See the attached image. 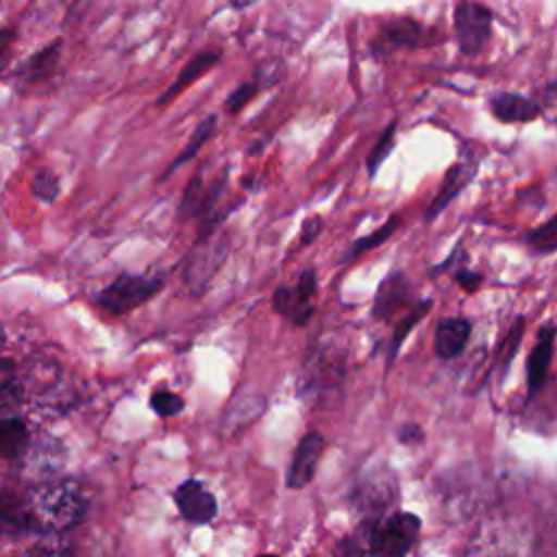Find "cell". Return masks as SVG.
Returning a JSON list of instances; mask_svg holds the SVG:
<instances>
[{"label":"cell","instance_id":"cell-31","mask_svg":"<svg viewBox=\"0 0 557 557\" xmlns=\"http://www.w3.org/2000/svg\"><path fill=\"white\" fill-rule=\"evenodd\" d=\"M320 233H322V218L320 215H309V218L302 220L298 244L300 246H309V244H313L318 239Z\"/></svg>","mask_w":557,"mask_h":557},{"label":"cell","instance_id":"cell-13","mask_svg":"<svg viewBox=\"0 0 557 557\" xmlns=\"http://www.w3.org/2000/svg\"><path fill=\"white\" fill-rule=\"evenodd\" d=\"M409 300V281L405 276V272L396 270L389 272L376 294H374V305H372V315L376 320H389L398 309H403Z\"/></svg>","mask_w":557,"mask_h":557},{"label":"cell","instance_id":"cell-20","mask_svg":"<svg viewBox=\"0 0 557 557\" xmlns=\"http://www.w3.org/2000/svg\"><path fill=\"white\" fill-rule=\"evenodd\" d=\"M30 444V433L20 416H7L0 422V453L4 459L13 461L26 455Z\"/></svg>","mask_w":557,"mask_h":557},{"label":"cell","instance_id":"cell-35","mask_svg":"<svg viewBox=\"0 0 557 557\" xmlns=\"http://www.w3.org/2000/svg\"><path fill=\"white\" fill-rule=\"evenodd\" d=\"M257 557H274V555H257Z\"/></svg>","mask_w":557,"mask_h":557},{"label":"cell","instance_id":"cell-9","mask_svg":"<svg viewBox=\"0 0 557 557\" xmlns=\"http://www.w3.org/2000/svg\"><path fill=\"white\" fill-rule=\"evenodd\" d=\"M344 376V366L342 359H335L333 352L326 350H311L307 363H305V374L300 379V396H313L318 398L320 394L329 392L333 385H339Z\"/></svg>","mask_w":557,"mask_h":557},{"label":"cell","instance_id":"cell-25","mask_svg":"<svg viewBox=\"0 0 557 557\" xmlns=\"http://www.w3.org/2000/svg\"><path fill=\"white\" fill-rule=\"evenodd\" d=\"M394 133H396V122L387 124V128L381 133V137L376 139L374 148H372V150H370V154L366 157V170H368L370 181L376 176L379 168L385 163V159H387V157H389V152L394 150V146H396Z\"/></svg>","mask_w":557,"mask_h":557},{"label":"cell","instance_id":"cell-22","mask_svg":"<svg viewBox=\"0 0 557 557\" xmlns=\"http://www.w3.org/2000/svg\"><path fill=\"white\" fill-rule=\"evenodd\" d=\"M359 500L366 509L374 507V509H381V507H387L392 500H394V494H396V483H394V476L385 479V476H376V479H366L361 481L359 485Z\"/></svg>","mask_w":557,"mask_h":557},{"label":"cell","instance_id":"cell-34","mask_svg":"<svg viewBox=\"0 0 557 557\" xmlns=\"http://www.w3.org/2000/svg\"><path fill=\"white\" fill-rule=\"evenodd\" d=\"M15 39V30L13 28H2L0 30V54H2V67L7 65L9 59V50H11V41Z\"/></svg>","mask_w":557,"mask_h":557},{"label":"cell","instance_id":"cell-33","mask_svg":"<svg viewBox=\"0 0 557 557\" xmlns=\"http://www.w3.org/2000/svg\"><path fill=\"white\" fill-rule=\"evenodd\" d=\"M457 283L466 289V292H474L481 285V274L479 272H470V270H459L455 274Z\"/></svg>","mask_w":557,"mask_h":557},{"label":"cell","instance_id":"cell-30","mask_svg":"<svg viewBox=\"0 0 557 557\" xmlns=\"http://www.w3.org/2000/svg\"><path fill=\"white\" fill-rule=\"evenodd\" d=\"M26 557H74V550L70 544H65L61 540H48V542L30 546Z\"/></svg>","mask_w":557,"mask_h":557},{"label":"cell","instance_id":"cell-3","mask_svg":"<svg viewBox=\"0 0 557 557\" xmlns=\"http://www.w3.org/2000/svg\"><path fill=\"white\" fill-rule=\"evenodd\" d=\"M226 181H228V174H226V170H222L209 183H205L202 176L196 174V176L189 178V183L185 187V194H183V200H181V207H178V218H198L202 222L198 239H205V237L211 235L213 222L218 220L215 218L218 202L224 194Z\"/></svg>","mask_w":557,"mask_h":557},{"label":"cell","instance_id":"cell-32","mask_svg":"<svg viewBox=\"0 0 557 557\" xmlns=\"http://www.w3.org/2000/svg\"><path fill=\"white\" fill-rule=\"evenodd\" d=\"M398 442H403V444H418V442H422V429L418 426V424H413V422H405L400 429H398Z\"/></svg>","mask_w":557,"mask_h":557},{"label":"cell","instance_id":"cell-16","mask_svg":"<svg viewBox=\"0 0 557 557\" xmlns=\"http://www.w3.org/2000/svg\"><path fill=\"white\" fill-rule=\"evenodd\" d=\"M61 57V39L50 41L48 46L39 48L35 54H30L20 67H17V76L30 85V83H39L48 76H52V72L57 70Z\"/></svg>","mask_w":557,"mask_h":557},{"label":"cell","instance_id":"cell-29","mask_svg":"<svg viewBox=\"0 0 557 557\" xmlns=\"http://www.w3.org/2000/svg\"><path fill=\"white\" fill-rule=\"evenodd\" d=\"M529 244H531V248H535L540 252L557 250V215L553 220H548L546 224L537 226L535 231H531Z\"/></svg>","mask_w":557,"mask_h":557},{"label":"cell","instance_id":"cell-7","mask_svg":"<svg viewBox=\"0 0 557 557\" xmlns=\"http://www.w3.org/2000/svg\"><path fill=\"white\" fill-rule=\"evenodd\" d=\"M453 22L459 50L468 57L479 54L492 33V11L476 2H459L455 7Z\"/></svg>","mask_w":557,"mask_h":557},{"label":"cell","instance_id":"cell-18","mask_svg":"<svg viewBox=\"0 0 557 557\" xmlns=\"http://www.w3.org/2000/svg\"><path fill=\"white\" fill-rule=\"evenodd\" d=\"M490 107L500 122H531L540 115V107L520 94H498Z\"/></svg>","mask_w":557,"mask_h":557},{"label":"cell","instance_id":"cell-24","mask_svg":"<svg viewBox=\"0 0 557 557\" xmlns=\"http://www.w3.org/2000/svg\"><path fill=\"white\" fill-rule=\"evenodd\" d=\"M429 307H431V300H420L418 305H413L405 315H400V322L396 324V329H394V335H392V344H389V355H387V368L394 363V359H396V355H398V350H400V346H403V342L407 339V335L411 333V329L426 315V311H429Z\"/></svg>","mask_w":557,"mask_h":557},{"label":"cell","instance_id":"cell-23","mask_svg":"<svg viewBox=\"0 0 557 557\" xmlns=\"http://www.w3.org/2000/svg\"><path fill=\"white\" fill-rule=\"evenodd\" d=\"M398 226H400V218H398V215H389V218L383 222V226H379L376 231H372V233H368V235H363V237H357V239L350 244V248L346 250V255H344L342 261H352V259H357L359 255H363V252H368V250H374L376 246H381L383 242H387V239L398 231Z\"/></svg>","mask_w":557,"mask_h":557},{"label":"cell","instance_id":"cell-1","mask_svg":"<svg viewBox=\"0 0 557 557\" xmlns=\"http://www.w3.org/2000/svg\"><path fill=\"white\" fill-rule=\"evenodd\" d=\"M87 509L89 498L74 479H48L22 496H2V520L20 531L61 533L83 522Z\"/></svg>","mask_w":557,"mask_h":557},{"label":"cell","instance_id":"cell-27","mask_svg":"<svg viewBox=\"0 0 557 557\" xmlns=\"http://www.w3.org/2000/svg\"><path fill=\"white\" fill-rule=\"evenodd\" d=\"M150 409L161 416V418H172V416H178L183 409H185V400L183 396L165 389V387H159L150 394Z\"/></svg>","mask_w":557,"mask_h":557},{"label":"cell","instance_id":"cell-5","mask_svg":"<svg viewBox=\"0 0 557 557\" xmlns=\"http://www.w3.org/2000/svg\"><path fill=\"white\" fill-rule=\"evenodd\" d=\"M318 289L315 270L307 268L298 274L294 285H281L274 289L272 309L294 326H305L313 318L311 296Z\"/></svg>","mask_w":557,"mask_h":557},{"label":"cell","instance_id":"cell-10","mask_svg":"<svg viewBox=\"0 0 557 557\" xmlns=\"http://www.w3.org/2000/svg\"><path fill=\"white\" fill-rule=\"evenodd\" d=\"M324 446H326V440L320 431H309L298 440L292 455L289 470H287V487L302 490L305 485L311 483Z\"/></svg>","mask_w":557,"mask_h":557},{"label":"cell","instance_id":"cell-26","mask_svg":"<svg viewBox=\"0 0 557 557\" xmlns=\"http://www.w3.org/2000/svg\"><path fill=\"white\" fill-rule=\"evenodd\" d=\"M61 191L59 176L52 170L39 168L30 178V194L41 202H54Z\"/></svg>","mask_w":557,"mask_h":557},{"label":"cell","instance_id":"cell-8","mask_svg":"<svg viewBox=\"0 0 557 557\" xmlns=\"http://www.w3.org/2000/svg\"><path fill=\"white\" fill-rule=\"evenodd\" d=\"M228 252V244L222 237H205L198 239V246L194 248L189 261L185 263V283L189 285L191 292L200 294L211 276L220 270Z\"/></svg>","mask_w":557,"mask_h":557},{"label":"cell","instance_id":"cell-11","mask_svg":"<svg viewBox=\"0 0 557 557\" xmlns=\"http://www.w3.org/2000/svg\"><path fill=\"white\" fill-rule=\"evenodd\" d=\"M174 503L183 518L196 524L211 522L218 516L215 496L196 479H187L174 490Z\"/></svg>","mask_w":557,"mask_h":557},{"label":"cell","instance_id":"cell-14","mask_svg":"<svg viewBox=\"0 0 557 557\" xmlns=\"http://www.w3.org/2000/svg\"><path fill=\"white\" fill-rule=\"evenodd\" d=\"M474 172H476V163H474V161H468V159L457 161L455 165H450L448 172H446V176H444V181H442V185H440V191L435 194V198H433L431 205L426 207L424 218H426V220L437 218V215L448 207V202H450L453 198H457V194L472 181Z\"/></svg>","mask_w":557,"mask_h":557},{"label":"cell","instance_id":"cell-6","mask_svg":"<svg viewBox=\"0 0 557 557\" xmlns=\"http://www.w3.org/2000/svg\"><path fill=\"white\" fill-rule=\"evenodd\" d=\"M420 518L411 511L387 516L376 527L374 557H407L420 533Z\"/></svg>","mask_w":557,"mask_h":557},{"label":"cell","instance_id":"cell-19","mask_svg":"<svg viewBox=\"0 0 557 557\" xmlns=\"http://www.w3.org/2000/svg\"><path fill=\"white\" fill-rule=\"evenodd\" d=\"M553 344H555V329L544 326L540 331L535 348L531 350V355L527 359V383H529L531 392L544 383V376H546V370H548V363L553 357Z\"/></svg>","mask_w":557,"mask_h":557},{"label":"cell","instance_id":"cell-4","mask_svg":"<svg viewBox=\"0 0 557 557\" xmlns=\"http://www.w3.org/2000/svg\"><path fill=\"white\" fill-rule=\"evenodd\" d=\"M442 41L440 33L435 28H429L413 17H394L383 22L376 37L370 44V50L374 57H387L396 50L405 48H424Z\"/></svg>","mask_w":557,"mask_h":557},{"label":"cell","instance_id":"cell-28","mask_svg":"<svg viewBox=\"0 0 557 557\" xmlns=\"http://www.w3.org/2000/svg\"><path fill=\"white\" fill-rule=\"evenodd\" d=\"M263 89V83L259 81V78H255V81H250V83H242V85H237L228 96H226V100H224V111L226 113H239L259 91Z\"/></svg>","mask_w":557,"mask_h":557},{"label":"cell","instance_id":"cell-17","mask_svg":"<svg viewBox=\"0 0 557 557\" xmlns=\"http://www.w3.org/2000/svg\"><path fill=\"white\" fill-rule=\"evenodd\" d=\"M376 527H379L376 520H372V518L363 520L352 533L344 535L337 542L333 557H374Z\"/></svg>","mask_w":557,"mask_h":557},{"label":"cell","instance_id":"cell-21","mask_svg":"<svg viewBox=\"0 0 557 557\" xmlns=\"http://www.w3.org/2000/svg\"><path fill=\"white\" fill-rule=\"evenodd\" d=\"M215 124H218V115L215 113H211V115H207V117H202L198 124H196V128H194V133L189 135V139H187V144H185V148L178 152V157L165 168V172H163V176L161 178H168L174 170H178L183 163H187L191 157H196L198 154V150L211 139V135L215 133Z\"/></svg>","mask_w":557,"mask_h":557},{"label":"cell","instance_id":"cell-15","mask_svg":"<svg viewBox=\"0 0 557 557\" xmlns=\"http://www.w3.org/2000/svg\"><path fill=\"white\" fill-rule=\"evenodd\" d=\"M470 337V322L466 318H444L435 326L433 350L440 359L457 357Z\"/></svg>","mask_w":557,"mask_h":557},{"label":"cell","instance_id":"cell-12","mask_svg":"<svg viewBox=\"0 0 557 557\" xmlns=\"http://www.w3.org/2000/svg\"><path fill=\"white\" fill-rule=\"evenodd\" d=\"M222 59V52L218 48H205L200 52H196L181 70L178 76L168 85V89L154 100L157 107H165L168 102H172L185 87H189L194 81H198L200 76H205L213 65H218Z\"/></svg>","mask_w":557,"mask_h":557},{"label":"cell","instance_id":"cell-2","mask_svg":"<svg viewBox=\"0 0 557 557\" xmlns=\"http://www.w3.org/2000/svg\"><path fill=\"white\" fill-rule=\"evenodd\" d=\"M163 283L165 281L161 274L122 272L109 285L96 292L94 302L113 315H122L157 296L163 289Z\"/></svg>","mask_w":557,"mask_h":557}]
</instances>
